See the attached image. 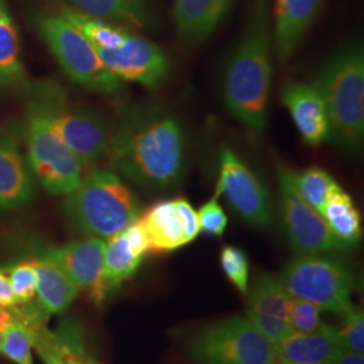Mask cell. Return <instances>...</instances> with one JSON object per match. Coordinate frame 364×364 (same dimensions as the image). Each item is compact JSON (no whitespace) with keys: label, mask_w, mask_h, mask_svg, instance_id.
Here are the masks:
<instances>
[{"label":"cell","mask_w":364,"mask_h":364,"mask_svg":"<svg viewBox=\"0 0 364 364\" xmlns=\"http://www.w3.org/2000/svg\"><path fill=\"white\" fill-rule=\"evenodd\" d=\"M186 134L164 105L141 103L123 109L109 135L112 169L147 191H168L182 181Z\"/></svg>","instance_id":"cell-1"},{"label":"cell","mask_w":364,"mask_h":364,"mask_svg":"<svg viewBox=\"0 0 364 364\" xmlns=\"http://www.w3.org/2000/svg\"><path fill=\"white\" fill-rule=\"evenodd\" d=\"M270 0H250L242 38L224 76V102L232 117L252 131L264 130L272 85Z\"/></svg>","instance_id":"cell-2"},{"label":"cell","mask_w":364,"mask_h":364,"mask_svg":"<svg viewBox=\"0 0 364 364\" xmlns=\"http://www.w3.org/2000/svg\"><path fill=\"white\" fill-rule=\"evenodd\" d=\"M326 108L331 142L346 154H356L364 138V53L362 45L338 49L320 70L314 84Z\"/></svg>","instance_id":"cell-3"},{"label":"cell","mask_w":364,"mask_h":364,"mask_svg":"<svg viewBox=\"0 0 364 364\" xmlns=\"http://www.w3.org/2000/svg\"><path fill=\"white\" fill-rule=\"evenodd\" d=\"M65 213L82 234L108 239L139 218L141 203L117 173L95 170L68 195Z\"/></svg>","instance_id":"cell-4"},{"label":"cell","mask_w":364,"mask_h":364,"mask_svg":"<svg viewBox=\"0 0 364 364\" xmlns=\"http://www.w3.org/2000/svg\"><path fill=\"white\" fill-rule=\"evenodd\" d=\"M36 25L41 38L72 81L105 95L123 91L122 80L105 68L95 46L61 14H39Z\"/></svg>","instance_id":"cell-5"},{"label":"cell","mask_w":364,"mask_h":364,"mask_svg":"<svg viewBox=\"0 0 364 364\" xmlns=\"http://www.w3.org/2000/svg\"><path fill=\"white\" fill-rule=\"evenodd\" d=\"M279 278L291 299L309 301L321 311L340 314L352 305L353 274L347 262L335 255H299Z\"/></svg>","instance_id":"cell-6"},{"label":"cell","mask_w":364,"mask_h":364,"mask_svg":"<svg viewBox=\"0 0 364 364\" xmlns=\"http://www.w3.org/2000/svg\"><path fill=\"white\" fill-rule=\"evenodd\" d=\"M31 103L45 117L54 135L76 154L82 166H93L107 156L111 131L103 117L70 107L65 92L53 84L43 85Z\"/></svg>","instance_id":"cell-7"},{"label":"cell","mask_w":364,"mask_h":364,"mask_svg":"<svg viewBox=\"0 0 364 364\" xmlns=\"http://www.w3.org/2000/svg\"><path fill=\"white\" fill-rule=\"evenodd\" d=\"M203 364H275L274 347L245 317H230L203 331L192 343Z\"/></svg>","instance_id":"cell-8"},{"label":"cell","mask_w":364,"mask_h":364,"mask_svg":"<svg viewBox=\"0 0 364 364\" xmlns=\"http://www.w3.org/2000/svg\"><path fill=\"white\" fill-rule=\"evenodd\" d=\"M28 162L46 192L69 195L82 180V165L76 154L50 130L45 117L30 105L27 130Z\"/></svg>","instance_id":"cell-9"},{"label":"cell","mask_w":364,"mask_h":364,"mask_svg":"<svg viewBox=\"0 0 364 364\" xmlns=\"http://www.w3.org/2000/svg\"><path fill=\"white\" fill-rule=\"evenodd\" d=\"M279 210L287 242L297 255L348 250L331 232L321 213L301 198L291 171L284 166L279 168Z\"/></svg>","instance_id":"cell-10"},{"label":"cell","mask_w":364,"mask_h":364,"mask_svg":"<svg viewBox=\"0 0 364 364\" xmlns=\"http://www.w3.org/2000/svg\"><path fill=\"white\" fill-rule=\"evenodd\" d=\"M218 195L224 196L230 207L248 225L267 228L273 223L272 197L259 177L228 147L220 153Z\"/></svg>","instance_id":"cell-11"},{"label":"cell","mask_w":364,"mask_h":364,"mask_svg":"<svg viewBox=\"0 0 364 364\" xmlns=\"http://www.w3.org/2000/svg\"><path fill=\"white\" fill-rule=\"evenodd\" d=\"M105 68L123 81L139 82L156 88L170 73L168 54L149 39L127 34L124 42L115 49L96 48Z\"/></svg>","instance_id":"cell-12"},{"label":"cell","mask_w":364,"mask_h":364,"mask_svg":"<svg viewBox=\"0 0 364 364\" xmlns=\"http://www.w3.org/2000/svg\"><path fill=\"white\" fill-rule=\"evenodd\" d=\"M105 239L88 236L61 247L49 248L43 257L54 262L92 302L100 305L109 293L105 279Z\"/></svg>","instance_id":"cell-13"},{"label":"cell","mask_w":364,"mask_h":364,"mask_svg":"<svg viewBox=\"0 0 364 364\" xmlns=\"http://www.w3.org/2000/svg\"><path fill=\"white\" fill-rule=\"evenodd\" d=\"M289 296L279 277L266 274L259 277L250 290L247 320L275 347L291 332L289 323Z\"/></svg>","instance_id":"cell-14"},{"label":"cell","mask_w":364,"mask_h":364,"mask_svg":"<svg viewBox=\"0 0 364 364\" xmlns=\"http://www.w3.org/2000/svg\"><path fill=\"white\" fill-rule=\"evenodd\" d=\"M282 103L306 144L317 146L328 139L329 120L326 105L314 85L299 81L287 82L282 90Z\"/></svg>","instance_id":"cell-15"},{"label":"cell","mask_w":364,"mask_h":364,"mask_svg":"<svg viewBox=\"0 0 364 364\" xmlns=\"http://www.w3.org/2000/svg\"><path fill=\"white\" fill-rule=\"evenodd\" d=\"M343 350L338 328L323 323L311 333L290 332L274 347L284 364H332Z\"/></svg>","instance_id":"cell-16"},{"label":"cell","mask_w":364,"mask_h":364,"mask_svg":"<svg viewBox=\"0 0 364 364\" xmlns=\"http://www.w3.org/2000/svg\"><path fill=\"white\" fill-rule=\"evenodd\" d=\"M321 0H275V48L281 61L294 53L318 14Z\"/></svg>","instance_id":"cell-17"},{"label":"cell","mask_w":364,"mask_h":364,"mask_svg":"<svg viewBox=\"0 0 364 364\" xmlns=\"http://www.w3.org/2000/svg\"><path fill=\"white\" fill-rule=\"evenodd\" d=\"M234 0H176L174 22L185 45H196L208 38L219 27Z\"/></svg>","instance_id":"cell-18"},{"label":"cell","mask_w":364,"mask_h":364,"mask_svg":"<svg viewBox=\"0 0 364 364\" xmlns=\"http://www.w3.org/2000/svg\"><path fill=\"white\" fill-rule=\"evenodd\" d=\"M34 197V182L18 146L0 132V209L28 204Z\"/></svg>","instance_id":"cell-19"},{"label":"cell","mask_w":364,"mask_h":364,"mask_svg":"<svg viewBox=\"0 0 364 364\" xmlns=\"http://www.w3.org/2000/svg\"><path fill=\"white\" fill-rule=\"evenodd\" d=\"M33 347L45 364H99L87 350L76 323H65L57 331L39 326L34 333Z\"/></svg>","instance_id":"cell-20"},{"label":"cell","mask_w":364,"mask_h":364,"mask_svg":"<svg viewBox=\"0 0 364 364\" xmlns=\"http://www.w3.org/2000/svg\"><path fill=\"white\" fill-rule=\"evenodd\" d=\"M139 220L144 224L150 252H169L186 245L174 200L156 203Z\"/></svg>","instance_id":"cell-21"},{"label":"cell","mask_w":364,"mask_h":364,"mask_svg":"<svg viewBox=\"0 0 364 364\" xmlns=\"http://www.w3.org/2000/svg\"><path fill=\"white\" fill-rule=\"evenodd\" d=\"M37 273V290L39 306L46 314L65 312L77 297L78 289L66 274L50 259L42 257L33 259Z\"/></svg>","instance_id":"cell-22"},{"label":"cell","mask_w":364,"mask_h":364,"mask_svg":"<svg viewBox=\"0 0 364 364\" xmlns=\"http://www.w3.org/2000/svg\"><path fill=\"white\" fill-rule=\"evenodd\" d=\"M321 216L333 236L348 250L360 242L363 235L360 213L353 205L351 196L346 193L340 185L328 197Z\"/></svg>","instance_id":"cell-23"},{"label":"cell","mask_w":364,"mask_h":364,"mask_svg":"<svg viewBox=\"0 0 364 364\" xmlns=\"http://www.w3.org/2000/svg\"><path fill=\"white\" fill-rule=\"evenodd\" d=\"M46 313L42 308H13V320L3 331L0 351L16 364H33L34 324Z\"/></svg>","instance_id":"cell-24"},{"label":"cell","mask_w":364,"mask_h":364,"mask_svg":"<svg viewBox=\"0 0 364 364\" xmlns=\"http://www.w3.org/2000/svg\"><path fill=\"white\" fill-rule=\"evenodd\" d=\"M81 13L97 19L112 21L123 26L150 28L153 15L146 0H70Z\"/></svg>","instance_id":"cell-25"},{"label":"cell","mask_w":364,"mask_h":364,"mask_svg":"<svg viewBox=\"0 0 364 364\" xmlns=\"http://www.w3.org/2000/svg\"><path fill=\"white\" fill-rule=\"evenodd\" d=\"M142 260L132 251L123 231L108 237L105 247V279L108 290L117 289L131 278Z\"/></svg>","instance_id":"cell-26"},{"label":"cell","mask_w":364,"mask_h":364,"mask_svg":"<svg viewBox=\"0 0 364 364\" xmlns=\"http://www.w3.org/2000/svg\"><path fill=\"white\" fill-rule=\"evenodd\" d=\"M25 78L18 30L0 1V87H13Z\"/></svg>","instance_id":"cell-27"},{"label":"cell","mask_w":364,"mask_h":364,"mask_svg":"<svg viewBox=\"0 0 364 364\" xmlns=\"http://www.w3.org/2000/svg\"><path fill=\"white\" fill-rule=\"evenodd\" d=\"M61 15L96 48H119L129 34L124 28L111 26L102 19L85 15L68 6L61 7Z\"/></svg>","instance_id":"cell-28"},{"label":"cell","mask_w":364,"mask_h":364,"mask_svg":"<svg viewBox=\"0 0 364 364\" xmlns=\"http://www.w3.org/2000/svg\"><path fill=\"white\" fill-rule=\"evenodd\" d=\"M291 180L301 198L320 213L328 197L338 185L328 171L316 166L302 173L291 171Z\"/></svg>","instance_id":"cell-29"},{"label":"cell","mask_w":364,"mask_h":364,"mask_svg":"<svg viewBox=\"0 0 364 364\" xmlns=\"http://www.w3.org/2000/svg\"><path fill=\"white\" fill-rule=\"evenodd\" d=\"M341 314V326L338 328V336L346 350L364 351V314L362 309L351 305Z\"/></svg>","instance_id":"cell-30"},{"label":"cell","mask_w":364,"mask_h":364,"mask_svg":"<svg viewBox=\"0 0 364 364\" xmlns=\"http://www.w3.org/2000/svg\"><path fill=\"white\" fill-rule=\"evenodd\" d=\"M220 263L227 278L243 294H247L250 264L246 252L242 248L225 246L221 250Z\"/></svg>","instance_id":"cell-31"},{"label":"cell","mask_w":364,"mask_h":364,"mask_svg":"<svg viewBox=\"0 0 364 364\" xmlns=\"http://www.w3.org/2000/svg\"><path fill=\"white\" fill-rule=\"evenodd\" d=\"M10 282L16 305H26L36 296L37 273L34 262H22L10 269Z\"/></svg>","instance_id":"cell-32"},{"label":"cell","mask_w":364,"mask_h":364,"mask_svg":"<svg viewBox=\"0 0 364 364\" xmlns=\"http://www.w3.org/2000/svg\"><path fill=\"white\" fill-rule=\"evenodd\" d=\"M321 309L305 299H291L289 323L291 332L311 333L321 326Z\"/></svg>","instance_id":"cell-33"},{"label":"cell","mask_w":364,"mask_h":364,"mask_svg":"<svg viewBox=\"0 0 364 364\" xmlns=\"http://www.w3.org/2000/svg\"><path fill=\"white\" fill-rule=\"evenodd\" d=\"M197 216L200 223V230L204 231L205 234L212 236H221L224 234L228 224V218L216 198L209 200L208 203H205L198 209Z\"/></svg>","instance_id":"cell-34"},{"label":"cell","mask_w":364,"mask_h":364,"mask_svg":"<svg viewBox=\"0 0 364 364\" xmlns=\"http://www.w3.org/2000/svg\"><path fill=\"white\" fill-rule=\"evenodd\" d=\"M174 201H176V207H177L180 219H181L185 243L189 245L201 232L200 223H198V216H197V210L185 198H177Z\"/></svg>","instance_id":"cell-35"},{"label":"cell","mask_w":364,"mask_h":364,"mask_svg":"<svg viewBox=\"0 0 364 364\" xmlns=\"http://www.w3.org/2000/svg\"><path fill=\"white\" fill-rule=\"evenodd\" d=\"M123 232L126 235L129 245L132 248V251L141 257L144 258L147 255V252H150V246H149V239L144 231V224L139 220V218L135 221H132L130 225H127Z\"/></svg>","instance_id":"cell-36"},{"label":"cell","mask_w":364,"mask_h":364,"mask_svg":"<svg viewBox=\"0 0 364 364\" xmlns=\"http://www.w3.org/2000/svg\"><path fill=\"white\" fill-rule=\"evenodd\" d=\"M0 306L7 308V309L16 306L11 282H10L9 277L1 272H0Z\"/></svg>","instance_id":"cell-37"},{"label":"cell","mask_w":364,"mask_h":364,"mask_svg":"<svg viewBox=\"0 0 364 364\" xmlns=\"http://www.w3.org/2000/svg\"><path fill=\"white\" fill-rule=\"evenodd\" d=\"M332 364H364L363 353L343 350Z\"/></svg>","instance_id":"cell-38"},{"label":"cell","mask_w":364,"mask_h":364,"mask_svg":"<svg viewBox=\"0 0 364 364\" xmlns=\"http://www.w3.org/2000/svg\"><path fill=\"white\" fill-rule=\"evenodd\" d=\"M11 320H13V311L9 312L7 308L0 306V328H6Z\"/></svg>","instance_id":"cell-39"},{"label":"cell","mask_w":364,"mask_h":364,"mask_svg":"<svg viewBox=\"0 0 364 364\" xmlns=\"http://www.w3.org/2000/svg\"><path fill=\"white\" fill-rule=\"evenodd\" d=\"M3 331H4V328H0V346H1V338H3Z\"/></svg>","instance_id":"cell-40"},{"label":"cell","mask_w":364,"mask_h":364,"mask_svg":"<svg viewBox=\"0 0 364 364\" xmlns=\"http://www.w3.org/2000/svg\"><path fill=\"white\" fill-rule=\"evenodd\" d=\"M282 364H284V363H282Z\"/></svg>","instance_id":"cell-41"}]
</instances>
